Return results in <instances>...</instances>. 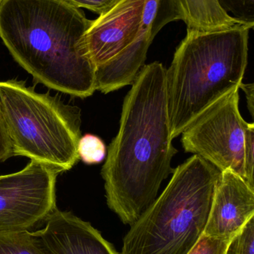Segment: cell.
Wrapping results in <instances>:
<instances>
[{"label":"cell","mask_w":254,"mask_h":254,"mask_svg":"<svg viewBox=\"0 0 254 254\" xmlns=\"http://www.w3.org/2000/svg\"><path fill=\"white\" fill-rule=\"evenodd\" d=\"M131 86L101 170L107 206L130 226L156 199L177 152L169 121L167 68L159 62L143 65Z\"/></svg>","instance_id":"1"},{"label":"cell","mask_w":254,"mask_h":254,"mask_svg":"<svg viewBox=\"0 0 254 254\" xmlns=\"http://www.w3.org/2000/svg\"><path fill=\"white\" fill-rule=\"evenodd\" d=\"M92 20L65 0H1L0 37L37 83L81 98L96 91L86 44Z\"/></svg>","instance_id":"2"},{"label":"cell","mask_w":254,"mask_h":254,"mask_svg":"<svg viewBox=\"0 0 254 254\" xmlns=\"http://www.w3.org/2000/svg\"><path fill=\"white\" fill-rule=\"evenodd\" d=\"M245 24L216 31H187L167 69L171 138L204 110L243 83L249 58Z\"/></svg>","instance_id":"3"},{"label":"cell","mask_w":254,"mask_h":254,"mask_svg":"<svg viewBox=\"0 0 254 254\" xmlns=\"http://www.w3.org/2000/svg\"><path fill=\"white\" fill-rule=\"evenodd\" d=\"M172 174L162 193L130 226L120 254H187L199 240L221 172L194 155Z\"/></svg>","instance_id":"4"},{"label":"cell","mask_w":254,"mask_h":254,"mask_svg":"<svg viewBox=\"0 0 254 254\" xmlns=\"http://www.w3.org/2000/svg\"><path fill=\"white\" fill-rule=\"evenodd\" d=\"M0 102L13 156H24L62 173L79 159L81 119L73 107L22 81L0 82Z\"/></svg>","instance_id":"5"},{"label":"cell","mask_w":254,"mask_h":254,"mask_svg":"<svg viewBox=\"0 0 254 254\" xmlns=\"http://www.w3.org/2000/svg\"><path fill=\"white\" fill-rule=\"evenodd\" d=\"M240 88L204 110L182 132L185 152L198 155L219 171L231 170L254 189V125L242 117Z\"/></svg>","instance_id":"6"},{"label":"cell","mask_w":254,"mask_h":254,"mask_svg":"<svg viewBox=\"0 0 254 254\" xmlns=\"http://www.w3.org/2000/svg\"><path fill=\"white\" fill-rule=\"evenodd\" d=\"M62 173L31 160L21 171L0 176V233L29 231L56 208L55 185Z\"/></svg>","instance_id":"7"},{"label":"cell","mask_w":254,"mask_h":254,"mask_svg":"<svg viewBox=\"0 0 254 254\" xmlns=\"http://www.w3.org/2000/svg\"><path fill=\"white\" fill-rule=\"evenodd\" d=\"M145 0H119L98 19L86 33V44L95 68L119 56L138 35Z\"/></svg>","instance_id":"8"},{"label":"cell","mask_w":254,"mask_h":254,"mask_svg":"<svg viewBox=\"0 0 254 254\" xmlns=\"http://www.w3.org/2000/svg\"><path fill=\"white\" fill-rule=\"evenodd\" d=\"M254 216V189L234 172H222L203 234L232 240Z\"/></svg>","instance_id":"9"},{"label":"cell","mask_w":254,"mask_h":254,"mask_svg":"<svg viewBox=\"0 0 254 254\" xmlns=\"http://www.w3.org/2000/svg\"><path fill=\"white\" fill-rule=\"evenodd\" d=\"M31 231L49 254H120L89 222L55 208Z\"/></svg>","instance_id":"10"},{"label":"cell","mask_w":254,"mask_h":254,"mask_svg":"<svg viewBox=\"0 0 254 254\" xmlns=\"http://www.w3.org/2000/svg\"><path fill=\"white\" fill-rule=\"evenodd\" d=\"M187 31H210L241 23L228 16L216 0H180ZM243 24V23H242Z\"/></svg>","instance_id":"11"},{"label":"cell","mask_w":254,"mask_h":254,"mask_svg":"<svg viewBox=\"0 0 254 254\" xmlns=\"http://www.w3.org/2000/svg\"><path fill=\"white\" fill-rule=\"evenodd\" d=\"M0 254H49L30 231L0 233Z\"/></svg>","instance_id":"12"},{"label":"cell","mask_w":254,"mask_h":254,"mask_svg":"<svg viewBox=\"0 0 254 254\" xmlns=\"http://www.w3.org/2000/svg\"><path fill=\"white\" fill-rule=\"evenodd\" d=\"M143 13L153 19L154 30L157 34L169 22L184 21L180 0H145Z\"/></svg>","instance_id":"13"},{"label":"cell","mask_w":254,"mask_h":254,"mask_svg":"<svg viewBox=\"0 0 254 254\" xmlns=\"http://www.w3.org/2000/svg\"><path fill=\"white\" fill-rule=\"evenodd\" d=\"M79 158L86 164L101 163L106 155V146L100 137L93 134H85L79 139L78 144Z\"/></svg>","instance_id":"14"},{"label":"cell","mask_w":254,"mask_h":254,"mask_svg":"<svg viewBox=\"0 0 254 254\" xmlns=\"http://www.w3.org/2000/svg\"><path fill=\"white\" fill-rule=\"evenodd\" d=\"M219 7L238 22L254 28V0H216Z\"/></svg>","instance_id":"15"},{"label":"cell","mask_w":254,"mask_h":254,"mask_svg":"<svg viewBox=\"0 0 254 254\" xmlns=\"http://www.w3.org/2000/svg\"><path fill=\"white\" fill-rule=\"evenodd\" d=\"M227 254H254V216L231 240Z\"/></svg>","instance_id":"16"},{"label":"cell","mask_w":254,"mask_h":254,"mask_svg":"<svg viewBox=\"0 0 254 254\" xmlns=\"http://www.w3.org/2000/svg\"><path fill=\"white\" fill-rule=\"evenodd\" d=\"M231 241V240L208 237L202 234L187 254H227Z\"/></svg>","instance_id":"17"},{"label":"cell","mask_w":254,"mask_h":254,"mask_svg":"<svg viewBox=\"0 0 254 254\" xmlns=\"http://www.w3.org/2000/svg\"><path fill=\"white\" fill-rule=\"evenodd\" d=\"M78 8H86L98 15L108 11L119 0H65Z\"/></svg>","instance_id":"18"},{"label":"cell","mask_w":254,"mask_h":254,"mask_svg":"<svg viewBox=\"0 0 254 254\" xmlns=\"http://www.w3.org/2000/svg\"><path fill=\"white\" fill-rule=\"evenodd\" d=\"M13 156L11 143L7 134L0 102V163Z\"/></svg>","instance_id":"19"},{"label":"cell","mask_w":254,"mask_h":254,"mask_svg":"<svg viewBox=\"0 0 254 254\" xmlns=\"http://www.w3.org/2000/svg\"><path fill=\"white\" fill-rule=\"evenodd\" d=\"M240 89H243L246 92V98L248 101V107L252 117H254V84H245L242 83L240 85Z\"/></svg>","instance_id":"20"},{"label":"cell","mask_w":254,"mask_h":254,"mask_svg":"<svg viewBox=\"0 0 254 254\" xmlns=\"http://www.w3.org/2000/svg\"><path fill=\"white\" fill-rule=\"evenodd\" d=\"M1 0H0V2H1Z\"/></svg>","instance_id":"21"}]
</instances>
